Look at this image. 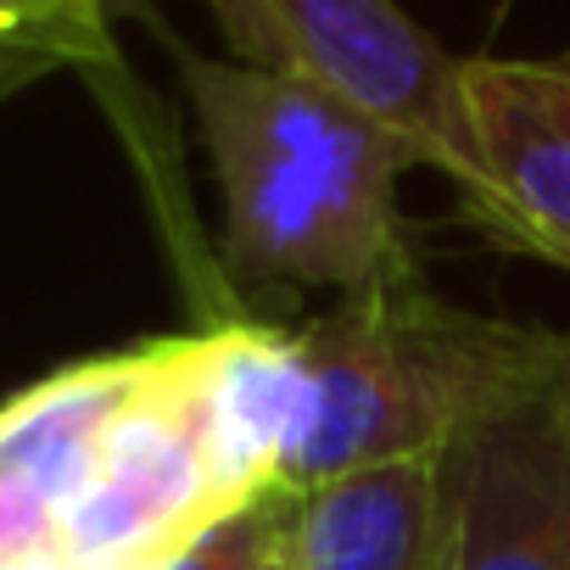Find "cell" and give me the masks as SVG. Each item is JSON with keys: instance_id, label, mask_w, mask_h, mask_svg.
I'll use <instances>...</instances> for the list:
<instances>
[{"instance_id": "5b68a950", "label": "cell", "mask_w": 570, "mask_h": 570, "mask_svg": "<svg viewBox=\"0 0 570 570\" xmlns=\"http://www.w3.org/2000/svg\"><path fill=\"white\" fill-rule=\"evenodd\" d=\"M459 96L475 146L470 218L570 268V57H464Z\"/></svg>"}, {"instance_id": "5bb4252c", "label": "cell", "mask_w": 570, "mask_h": 570, "mask_svg": "<svg viewBox=\"0 0 570 570\" xmlns=\"http://www.w3.org/2000/svg\"><path fill=\"white\" fill-rule=\"evenodd\" d=\"M51 7H68V12H85V18H101V0H51Z\"/></svg>"}, {"instance_id": "30bf717a", "label": "cell", "mask_w": 570, "mask_h": 570, "mask_svg": "<svg viewBox=\"0 0 570 570\" xmlns=\"http://www.w3.org/2000/svg\"><path fill=\"white\" fill-rule=\"evenodd\" d=\"M279 520H285V503H279V492H268V498L213 520L196 542H185L157 570H279Z\"/></svg>"}, {"instance_id": "8992f818", "label": "cell", "mask_w": 570, "mask_h": 570, "mask_svg": "<svg viewBox=\"0 0 570 570\" xmlns=\"http://www.w3.org/2000/svg\"><path fill=\"white\" fill-rule=\"evenodd\" d=\"M453 570H570V370L448 453Z\"/></svg>"}, {"instance_id": "7a4b0ae2", "label": "cell", "mask_w": 570, "mask_h": 570, "mask_svg": "<svg viewBox=\"0 0 570 570\" xmlns=\"http://www.w3.org/2000/svg\"><path fill=\"white\" fill-rule=\"evenodd\" d=\"M224 190V268L246 285L364 292L409 263L397 179L414 151L358 107L252 62L179 51Z\"/></svg>"}, {"instance_id": "277c9868", "label": "cell", "mask_w": 570, "mask_h": 570, "mask_svg": "<svg viewBox=\"0 0 570 570\" xmlns=\"http://www.w3.org/2000/svg\"><path fill=\"white\" fill-rule=\"evenodd\" d=\"M224 514L190 397V336L151 342L101 470L57 509V559L68 570H157Z\"/></svg>"}, {"instance_id": "6da1fadb", "label": "cell", "mask_w": 570, "mask_h": 570, "mask_svg": "<svg viewBox=\"0 0 570 570\" xmlns=\"http://www.w3.org/2000/svg\"><path fill=\"white\" fill-rule=\"evenodd\" d=\"M292 353L297 420L274 481L279 492H308L392 459L453 453L475 425L570 370V336L464 314L425 292L414 263L308 320Z\"/></svg>"}, {"instance_id": "8fae6325", "label": "cell", "mask_w": 570, "mask_h": 570, "mask_svg": "<svg viewBox=\"0 0 570 570\" xmlns=\"http://www.w3.org/2000/svg\"><path fill=\"white\" fill-rule=\"evenodd\" d=\"M0 40H68L90 62L107 57V23L51 7V0H0Z\"/></svg>"}, {"instance_id": "3957f363", "label": "cell", "mask_w": 570, "mask_h": 570, "mask_svg": "<svg viewBox=\"0 0 570 570\" xmlns=\"http://www.w3.org/2000/svg\"><path fill=\"white\" fill-rule=\"evenodd\" d=\"M235 62L303 79L386 135H397L414 163L442 168L459 196H475V146L464 124L459 68L397 0H207Z\"/></svg>"}, {"instance_id": "7c38bea8", "label": "cell", "mask_w": 570, "mask_h": 570, "mask_svg": "<svg viewBox=\"0 0 570 570\" xmlns=\"http://www.w3.org/2000/svg\"><path fill=\"white\" fill-rule=\"evenodd\" d=\"M57 553V514L18 492H0V570Z\"/></svg>"}, {"instance_id": "ba28073f", "label": "cell", "mask_w": 570, "mask_h": 570, "mask_svg": "<svg viewBox=\"0 0 570 570\" xmlns=\"http://www.w3.org/2000/svg\"><path fill=\"white\" fill-rule=\"evenodd\" d=\"M190 397L218 503L235 514L268 498L297 420L292 336L263 325H224L190 336Z\"/></svg>"}, {"instance_id": "52a82bcc", "label": "cell", "mask_w": 570, "mask_h": 570, "mask_svg": "<svg viewBox=\"0 0 570 570\" xmlns=\"http://www.w3.org/2000/svg\"><path fill=\"white\" fill-rule=\"evenodd\" d=\"M279 503V570H453L448 453L370 464Z\"/></svg>"}, {"instance_id": "9c48e42d", "label": "cell", "mask_w": 570, "mask_h": 570, "mask_svg": "<svg viewBox=\"0 0 570 570\" xmlns=\"http://www.w3.org/2000/svg\"><path fill=\"white\" fill-rule=\"evenodd\" d=\"M140 375L146 347L57 370L0 403V492L46 503L51 514L73 503L101 470L107 431L129 409Z\"/></svg>"}, {"instance_id": "4fadbf2b", "label": "cell", "mask_w": 570, "mask_h": 570, "mask_svg": "<svg viewBox=\"0 0 570 570\" xmlns=\"http://www.w3.org/2000/svg\"><path fill=\"white\" fill-rule=\"evenodd\" d=\"M73 62H90V57L68 40H0V107Z\"/></svg>"}]
</instances>
